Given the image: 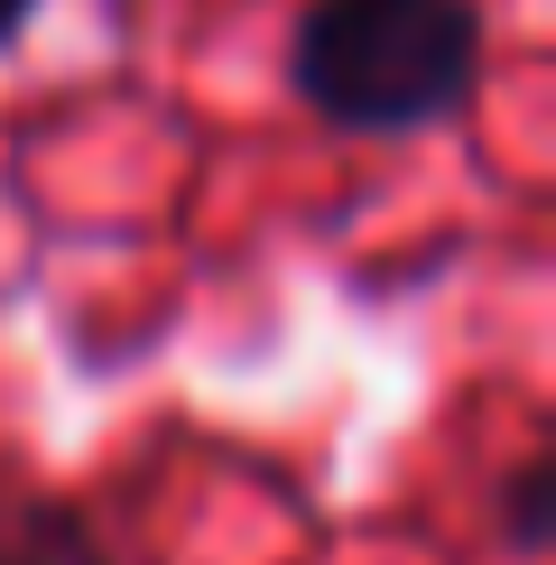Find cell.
<instances>
[{
  "label": "cell",
  "mask_w": 556,
  "mask_h": 565,
  "mask_svg": "<svg viewBox=\"0 0 556 565\" xmlns=\"http://www.w3.org/2000/svg\"><path fill=\"white\" fill-rule=\"evenodd\" d=\"M29 10H38V0H0V38H19V29H29Z\"/></svg>",
  "instance_id": "3"
},
{
  "label": "cell",
  "mask_w": 556,
  "mask_h": 565,
  "mask_svg": "<svg viewBox=\"0 0 556 565\" xmlns=\"http://www.w3.org/2000/svg\"><path fill=\"white\" fill-rule=\"evenodd\" d=\"M288 75L316 121L389 139L473 103L482 10L473 0H307Z\"/></svg>",
  "instance_id": "1"
},
{
  "label": "cell",
  "mask_w": 556,
  "mask_h": 565,
  "mask_svg": "<svg viewBox=\"0 0 556 565\" xmlns=\"http://www.w3.org/2000/svg\"><path fill=\"white\" fill-rule=\"evenodd\" d=\"M0 565H111V556L75 501L0 473Z\"/></svg>",
  "instance_id": "2"
}]
</instances>
